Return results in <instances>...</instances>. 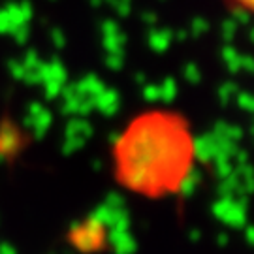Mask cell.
I'll return each mask as SVG.
<instances>
[{"instance_id": "6da1fadb", "label": "cell", "mask_w": 254, "mask_h": 254, "mask_svg": "<svg viewBox=\"0 0 254 254\" xmlns=\"http://www.w3.org/2000/svg\"><path fill=\"white\" fill-rule=\"evenodd\" d=\"M196 137L187 117L166 108L137 113L113 141L119 185L147 198L181 194L194 172Z\"/></svg>"}, {"instance_id": "7a4b0ae2", "label": "cell", "mask_w": 254, "mask_h": 254, "mask_svg": "<svg viewBox=\"0 0 254 254\" xmlns=\"http://www.w3.org/2000/svg\"><path fill=\"white\" fill-rule=\"evenodd\" d=\"M68 243L79 253H98L109 245V230L92 215L70 228Z\"/></svg>"}, {"instance_id": "3957f363", "label": "cell", "mask_w": 254, "mask_h": 254, "mask_svg": "<svg viewBox=\"0 0 254 254\" xmlns=\"http://www.w3.org/2000/svg\"><path fill=\"white\" fill-rule=\"evenodd\" d=\"M25 145V136L11 121H2L0 123V158L6 160L11 158L23 149Z\"/></svg>"}, {"instance_id": "277c9868", "label": "cell", "mask_w": 254, "mask_h": 254, "mask_svg": "<svg viewBox=\"0 0 254 254\" xmlns=\"http://www.w3.org/2000/svg\"><path fill=\"white\" fill-rule=\"evenodd\" d=\"M213 213L218 217V220H222L224 224L230 226H239L243 220V211L237 205V201H234L232 198H220V200L213 205Z\"/></svg>"}, {"instance_id": "5b68a950", "label": "cell", "mask_w": 254, "mask_h": 254, "mask_svg": "<svg viewBox=\"0 0 254 254\" xmlns=\"http://www.w3.org/2000/svg\"><path fill=\"white\" fill-rule=\"evenodd\" d=\"M109 247L115 254H132L137 245L128 230H117V232H109Z\"/></svg>"}, {"instance_id": "8992f818", "label": "cell", "mask_w": 254, "mask_h": 254, "mask_svg": "<svg viewBox=\"0 0 254 254\" xmlns=\"http://www.w3.org/2000/svg\"><path fill=\"white\" fill-rule=\"evenodd\" d=\"M224 4L230 9H237L241 13L254 17V0H224Z\"/></svg>"}]
</instances>
